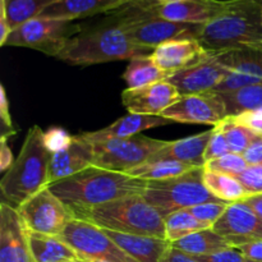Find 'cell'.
<instances>
[{"label": "cell", "mask_w": 262, "mask_h": 262, "mask_svg": "<svg viewBox=\"0 0 262 262\" xmlns=\"http://www.w3.org/2000/svg\"><path fill=\"white\" fill-rule=\"evenodd\" d=\"M147 181L123 171L91 165L68 178L49 184V188L71 212L100 206L132 194H143Z\"/></svg>", "instance_id": "6da1fadb"}, {"label": "cell", "mask_w": 262, "mask_h": 262, "mask_svg": "<svg viewBox=\"0 0 262 262\" xmlns=\"http://www.w3.org/2000/svg\"><path fill=\"white\" fill-rule=\"evenodd\" d=\"M152 49L132 42L118 23L106 15L101 23L81 28L72 36L56 59L71 66L87 67L117 60H130L140 55H150Z\"/></svg>", "instance_id": "7a4b0ae2"}, {"label": "cell", "mask_w": 262, "mask_h": 262, "mask_svg": "<svg viewBox=\"0 0 262 262\" xmlns=\"http://www.w3.org/2000/svg\"><path fill=\"white\" fill-rule=\"evenodd\" d=\"M197 40L209 53L262 43V0H229L227 9L201 27Z\"/></svg>", "instance_id": "3957f363"}, {"label": "cell", "mask_w": 262, "mask_h": 262, "mask_svg": "<svg viewBox=\"0 0 262 262\" xmlns=\"http://www.w3.org/2000/svg\"><path fill=\"white\" fill-rule=\"evenodd\" d=\"M53 152L45 141V132L33 125L27 132L19 155L0 181L5 202L15 207L49 184V164Z\"/></svg>", "instance_id": "277c9868"}, {"label": "cell", "mask_w": 262, "mask_h": 262, "mask_svg": "<svg viewBox=\"0 0 262 262\" xmlns=\"http://www.w3.org/2000/svg\"><path fill=\"white\" fill-rule=\"evenodd\" d=\"M72 215L105 230L165 238L164 216L146 201L143 194H132L100 206L77 210Z\"/></svg>", "instance_id": "5b68a950"}, {"label": "cell", "mask_w": 262, "mask_h": 262, "mask_svg": "<svg viewBox=\"0 0 262 262\" xmlns=\"http://www.w3.org/2000/svg\"><path fill=\"white\" fill-rule=\"evenodd\" d=\"M132 42L143 48L155 49L177 38H196L204 25L171 22L152 14L143 5L130 2L109 13Z\"/></svg>", "instance_id": "8992f818"}, {"label": "cell", "mask_w": 262, "mask_h": 262, "mask_svg": "<svg viewBox=\"0 0 262 262\" xmlns=\"http://www.w3.org/2000/svg\"><path fill=\"white\" fill-rule=\"evenodd\" d=\"M204 171V168H194L174 178L148 181L143 197L164 217L205 202H223L206 188Z\"/></svg>", "instance_id": "52a82bcc"}, {"label": "cell", "mask_w": 262, "mask_h": 262, "mask_svg": "<svg viewBox=\"0 0 262 262\" xmlns=\"http://www.w3.org/2000/svg\"><path fill=\"white\" fill-rule=\"evenodd\" d=\"M81 28L71 20L36 17L10 31L4 46L30 48L56 58L67 41Z\"/></svg>", "instance_id": "ba28073f"}, {"label": "cell", "mask_w": 262, "mask_h": 262, "mask_svg": "<svg viewBox=\"0 0 262 262\" xmlns=\"http://www.w3.org/2000/svg\"><path fill=\"white\" fill-rule=\"evenodd\" d=\"M165 143L166 141L155 140L141 133L129 138L91 143L95 152L94 165L127 173L150 160Z\"/></svg>", "instance_id": "9c48e42d"}, {"label": "cell", "mask_w": 262, "mask_h": 262, "mask_svg": "<svg viewBox=\"0 0 262 262\" xmlns=\"http://www.w3.org/2000/svg\"><path fill=\"white\" fill-rule=\"evenodd\" d=\"M59 237L78 255L79 261L138 262L123 251L104 229L73 217Z\"/></svg>", "instance_id": "30bf717a"}, {"label": "cell", "mask_w": 262, "mask_h": 262, "mask_svg": "<svg viewBox=\"0 0 262 262\" xmlns=\"http://www.w3.org/2000/svg\"><path fill=\"white\" fill-rule=\"evenodd\" d=\"M17 211L30 232L60 235L73 215L58 196L45 187L17 206Z\"/></svg>", "instance_id": "8fae6325"}, {"label": "cell", "mask_w": 262, "mask_h": 262, "mask_svg": "<svg viewBox=\"0 0 262 262\" xmlns=\"http://www.w3.org/2000/svg\"><path fill=\"white\" fill-rule=\"evenodd\" d=\"M161 117L178 123L217 125L227 115V109L217 92L179 96L174 104L161 113Z\"/></svg>", "instance_id": "7c38bea8"}, {"label": "cell", "mask_w": 262, "mask_h": 262, "mask_svg": "<svg viewBox=\"0 0 262 262\" xmlns=\"http://www.w3.org/2000/svg\"><path fill=\"white\" fill-rule=\"evenodd\" d=\"M215 54L229 71L227 78L215 90L216 92L233 91L250 84L262 83V43Z\"/></svg>", "instance_id": "4fadbf2b"}, {"label": "cell", "mask_w": 262, "mask_h": 262, "mask_svg": "<svg viewBox=\"0 0 262 262\" xmlns=\"http://www.w3.org/2000/svg\"><path fill=\"white\" fill-rule=\"evenodd\" d=\"M212 229L228 239L232 247L262 239V219L243 201L232 202Z\"/></svg>", "instance_id": "5bb4252c"}, {"label": "cell", "mask_w": 262, "mask_h": 262, "mask_svg": "<svg viewBox=\"0 0 262 262\" xmlns=\"http://www.w3.org/2000/svg\"><path fill=\"white\" fill-rule=\"evenodd\" d=\"M228 74L229 71L219 60L216 54L211 53L206 60L171 74L166 81L178 90L181 96H184L215 91Z\"/></svg>", "instance_id": "9a60e30c"}, {"label": "cell", "mask_w": 262, "mask_h": 262, "mask_svg": "<svg viewBox=\"0 0 262 262\" xmlns=\"http://www.w3.org/2000/svg\"><path fill=\"white\" fill-rule=\"evenodd\" d=\"M0 262H33L27 229L17 207L5 201L0 204Z\"/></svg>", "instance_id": "2e32d148"}, {"label": "cell", "mask_w": 262, "mask_h": 262, "mask_svg": "<svg viewBox=\"0 0 262 262\" xmlns=\"http://www.w3.org/2000/svg\"><path fill=\"white\" fill-rule=\"evenodd\" d=\"M141 5L163 19L189 25H206L227 9L229 0H182L169 4Z\"/></svg>", "instance_id": "e0dca14e"}, {"label": "cell", "mask_w": 262, "mask_h": 262, "mask_svg": "<svg viewBox=\"0 0 262 262\" xmlns=\"http://www.w3.org/2000/svg\"><path fill=\"white\" fill-rule=\"evenodd\" d=\"M196 38H177L154 49L151 58L169 76L206 60L210 56Z\"/></svg>", "instance_id": "ac0fdd59"}, {"label": "cell", "mask_w": 262, "mask_h": 262, "mask_svg": "<svg viewBox=\"0 0 262 262\" xmlns=\"http://www.w3.org/2000/svg\"><path fill=\"white\" fill-rule=\"evenodd\" d=\"M181 96L178 90L168 81L156 82L138 89H127L122 92V102L132 114L161 115Z\"/></svg>", "instance_id": "d6986e66"}, {"label": "cell", "mask_w": 262, "mask_h": 262, "mask_svg": "<svg viewBox=\"0 0 262 262\" xmlns=\"http://www.w3.org/2000/svg\"><path fill=\"white\" fill-rule=\"evenodd\" d=\"M94 147L83 136H72L68 145L53 152L49 164V184L68 178L94 165ZM48 184V186H49Z\"/></svg>", "instance_id": "ffe728a7"}, {"label": "cell", "mask_w": 262, "mask_h": 262, "mask_svg": "<svg viewBox=\"0 0 262 262\" xmlns=\"http://www.w3.org/2000/svg\"><path fill=\"white\" fill-rule=\"evenodd\" d=\"M171 120L161 117V115H143V114H129L119 118L107 127L95 132L82 133L84 140L90 143L102 142L107 140H122L129 138L150 128L161 127V125L170 124Z\"/></svg>", "instance_id": "44dd1931"}, {"label": "cell", "mask_w": 262, "mask_h": 262, "mask_svg": "<svg viewBox=\"0 0 262 262\" xmlns=\"http://www.w3.org/2000/svg\"><path fill=\"white\" fill-rule=\"evenodd\" d=\"M130 2L132 0H59L38 17L74 22L97 14H109Z\"/></svg>", "instance_id": "7402d4cb"}, {"label": "cell", "mask_w": 262, "mask_h": 262, "mask_svg": "<svg viewBox=\"0 0 262 262\" xmlns=\"http://www.w3.org/2000/svg\"><path fill=\"white\" fill-rule=\"evenodd\" d=\"M212 136V129L202 132L196 136L182 138V140L171 141L164 145L148 161L173 160L188 165L204 168L205 166V151Z\"/></svg>", "instance_id": "603a6c76"}, {"label": "cell", "mask_w": 262, "mask_h": 262, "mask_svg": "<svg viewBox=\"0 0 262 262\" xmlns=\"http://www.w3.org/2000/svg\"><path fill=\"white\" fill-rule=\"evenodd\" d=\"M105 233L138 262H160L164 253L171 247V243L166 238L125 234L112 230H105Z\"/></svg>", "instance_id": "cb8c5ba5"}, {"label": "cell", "mask_w": 262, "mask_h": 262, "mask_svg": "<svg viewBox=\"0 0 262 262\" xmlns=\"http://www.w3.org/2000/svg\"><path fill=\"white\" fill-rule=\"evenodd\" d=\"M27 239L33 262L79 261L76 251L59 235L41 234L27 230Z\"/></svg>", "instance_id": "d4e9b609"}, {"label": "cell", "mask_w": 262, "mask_h": 262, "mask_svg": "<svg viewBox=\"0 0 262 262\" xmlns=\"http://www.w3.org/2000/svg\"><path fill=\"white\" fill-rule=\"evenodd\" d=\"M171 246L191 256L212 255L215 252L232 247L227 238L215 232L212 228H207V229L187 235L171 243Z\"/></svg>", "instance_id": "484cf974"}, {"label": "cell", "mask_w": 262, "mask_h": 262, "mask_svg": "<svg viewBox=\"0 0 262 262\" xmlns=\"http://www.w3.org/2000/svg\"><path fill=\"white\" fill-rule=\"evenodd\" d=\"M123 77L127 83V89H138L156 82L166 81L169 74L156 66L150 54L130 59Z\"/></svg>", "instance_id": "4316f807"}, {"label": "cell", "mask_w": 262, "mask_h": 262, "mask_svg": "<svg viewBox=\"0 0 262 262\" xmlns=\"http://www.w3.org/2000/svg\"><path fill=\"white\" fill-rule=\"evenodd\" d=\"M217 94L224 102L228 117H238L246 112L262 109V83L250 84L233 91Z\"/></svg>", "instance_id": "83f0119b"}, {"label": "cell", "mask_w": 262, "mask_h": 262, "mask_svg": "<svg viewBox=\"0 0 262 262\" xmlns=\"http://www.w3.org/2000/svg\"><path fill=\"white\" fill-rule=\"evenodd\" d=\"M205 170V169H204ZM204 183L210 193L214 194L217 200L223 202H238L250 196L245 187L238 178L227 174L215 173V171H204Z\"/></svg>", "instance_id": "f1b7e54d"}, {"label": "cell", "mask_w": 262, "mask_h": 262, "mask_svg": "<svg viewBox=\"0 0 262 262\" xmlns=\"http://www.w3.org/2000/svg\"><path fill=\"white\" fill-rule=\"evenodd\" d=\"M59 0H2L7 12L8 25L10 31L17 28L32 18L38 17Z\"/></svg>", "instance_id": "f546056e"}, {"label": "cell", "mask_w": 262, "mask_h": 262, "mask_svg": "<svg viewBox=\"0 0 262 262\" xmlns=\"http://www.w3.org/2000/svg\"><path fill=\"white\" fill-rule=\"evenodd\" d=\"M194 168H197V166H192L188 165V164H183L173 160L146 161L142 165L127 171V174L147 182L161 181V179H169L182 176V174L187 173V171L192 170Z\"/></svg>", "instance_id": "4dcf8cb0"}, {"label": "cell", "mask_w": 262, "mask_h": 262, "mask_svg": "<svg viewBox=\"0 0 262 262\" xmlns=\"http://www.w3.org/2000/svg\"><path fill=\"white\" fill-rule=\"evenodd\" d=\"M165 222V238L170 243L177 242L189 234L211 228L197 220L188 210H179L164 217Z\"/></svg>", "instance_id": "1f68e13d"}, {"label": "cell", "mask_w": 262, "mask_h": 262, "mask_svg": "<svg viewBox=\"0 0 262 262\" xmlns=\"http://www.w3.org/2000/svg\"><path fill=\"white\" fill-rule=\"evenodd\" d=\"M219 125L227 138L230 152L243 155L251 143L260 136L246 125L238 123L233 117H227L222 123H219Z\"/></svg>", "instance_id": "d6a6232c"}, {"label": "cell", "mask_w": 262, "mask_h": 262, "mask_svg": "<svg viewBox=\"0 0 262 262\" xmlns=\"http://www.w3.org/2000/svg\"><path fill=\"white\" fill-rule=\"evenodd\" d=\"M248 168V164L243 155L234 152H228L227 155L222 156L219 159L209 161L205 164L204 169L207 171H215V173L227 174L237 178L239 174H242Z\"/></svg>", "instance_id": "836d02e7"}, {"label": "cell", "mask_w": 262, "mask_h": 262, "mask_svg": "<svg viewBox=\"0 0 262 262\" xmlns=\"http://www.w3.org/2000/svg\"><path fill=\"white\" fill-rule=\"evenodd\" d=\"M228 205H229L228 202H205V204H200L197 206L189 207L187 210L197 220L212 228V225L224 214Z\"/></svg>", "instance_id": "e575fe53"}, {"label": "cell", "mask_w": 262, "mask_h": 262, "mask_svg": "<svg viewBox=\"0 0 262 262\" xmlns=\"http://www.w3.org/2000/svg\"><path fill=\"white\" fill-rule=\"evenodd\" d=\"M228 152H230V151L227 138H225L220 125H215L212 128V136L210 138V142L207 145L206 151H205V164L211 160H215V159L222 158V156L227 155Z\"/></svg>", "instance_id": "d590c367"}, {"label": "cell", "mask_w": 262, "mask_h": 262, "mask_svg": "<svg viewBox=\"0 0 262 262\" xmlns=\"http://www.w3.org/2000/svg\"><path fill=\"white\" fill-rule=\"evenodd\" d=\"M237 178L250 194L262 193V165H248Z\"/></svg>", "instance_id": "8d00e7d4"}, {"label": "cell", "mask_w": 262, "mask_h": 262, "mask_svg": "<svg viewBox=\"0 0 262 262\" xmlns=\"http://www.w3.org/2000/svg\"><path fill=\"white\" fill-rule=\"evenodd\" d=\"M199 262H248L247 258L234 247L219 251L212 255L193 256Z\"/></svg>", "instance_id": "74e56055"}, {"label": "cell", "mask_w": 262, "mask_h": 262, "mask_svg": "<svg viewBox=\"0 0 262 262\" xmlns=\"http://www.w3.org/2000/svg\"><path fill=\"white\" fill-rule=\"evenodd\" d=\"M238 123L246 125L253 130L257 135L262 136V109L252 110V112H246L238 117H233Z\"/></svg>", "instance_id": "f35d334b"}, {"label": "cell", "mask_w": 262, "mask_h": 262, "mask_svg": "<svg viewBox=\"0 0 262 262\" xmlns=\"http://www.w3.org/2000/svg\"><path fill=\"white\" fill-rule=\"evenodd\" d=\"M71 138L72 136H69L64 129H55V128H53L48 133H45L46 145L50 148L51 152H55V151L60 150L64 146L68 145Z\"/></svg>", "instance_id": "ab89813d"}, {"label": "cell", "mask_w": 262, "mask_h": 262, "mask_svg": "<svg viewBox=\"0 0 262 262\" xmlns=\"http://www.w3.org/2000/svg\"><path fill=\"white\" fill-rule=\"evenodd\" d=\"M235 248L247 258L248 262H262V239L250 241Z\"/></svg>", "instance_id": "60d3db41"}, {"label": "cell", "mask_w": 262, "mask_h": 262, "mask_svg": "<svg viewBox=\"0 0 262 262\" xmlns=\"http://www.w3.org/2000/svg\"><path fill=\"white\" fill-rule=\"evenodd\" d=\"M248 165H262V136H258L243 152Z\"/></svg>", "instance_id": "b9f144b4"}, {"label": "cell", "mask_w": 262, "mask_h": 262, "mask_svg": "<svg viewBox=\"0 0 262 262\" xmlns=\"http://www.w3.org/2000/svg\"><path fill=\"white\" fill-rule=\"evenodd\" d=\"M7 137V135H3L2 141H0V145H2V147H0V170H2V173H5L12 166V164L14 163L12 150L8 146Z\"/></svg>", "instance_id": "7bdbcfd3"}, {"label": "cell", "mask_w": 262, "mask_h": 262, "mask_svg": "<svg viewBox=\"0 0 262 262\" xmlns=\"http://www.w3.org/2000/svg\"><path fill=\"white\" fill-rule=\"evenodd\" d=\"M0 118H2L3 125L7 127L10 132H13L12 118H10V112H9V101H8L7 94H5V89L3 84L0 86Z\"/></svg>", "instance_id": "ee69618b"}, {"label": "cell", "mask_w": 262, "mask_h": 262, "mask_svg": "<svg viewBox=\"0 0 262 262\" xmlns=\"http://www.w3.org/2000/svg\"><path fill=\"white\" fill-rule=\"evenodd\" d=\"M160 262H199V261H197L193 256L182 252V251L177 250V248H174L173 246H171V247L164 253V256L161 257Z\"/></svg>", "instance_id": "f6af8a7d"}, {"label": "cell", "mask_w": 262, "mask_h": 262, "mask_svg": "<svg viewBox=\"0 0 262 262\" xmlns=\"http://www.w3.org/2000/svg\"><path fill=\"white\" fill-rule=\"evenodd\" d=\"M247 206H250L253 211L256 212V215L262 219V193L257 194H250V196L246 197L245 200H242Z\"/></svg>", "instance_id": "bcb514c9"}, {"label": "cell", "mask_w": 262, "mask_h": 262, "mask_svg": "<svg viewBox=\"0 0 262 262\" xmlns=\"http://www.w3.org/2000/svg\"><path fill=\"white\" fill-rule=\"evenodd\" d=\"M132 2H137L145 5H158V4H169V3L182 2V0H132Z\"/></svg>", "instance_id": "7dc6e473"}, {"label": "cell", "mask_w": 262, "mask_h": 262, "mask_svg": "<svg viewBox=\"0 0 262 262\" xmlns=\"http://www.w3.org/2000/svg\"><path fill=\"white\" fill-rule=\"evenodd\" d=\"M81 262H104V261H81Z\"/></svg>", "instance_id": "c3c4849f"}, {"label": "cell", "mask_w": 262, "mask_h": 262, "mask_svg": "<svg viewBox=\"0 0 262 262\" xmlns=\"http://www.w3.org/2000/svg\"><path fill=\"white\" fill-rule=\"evenodd\" d=\"M72 262H81V261H72Z\"/></svg>", "instance_id": "681fc988"}]
</instances>
